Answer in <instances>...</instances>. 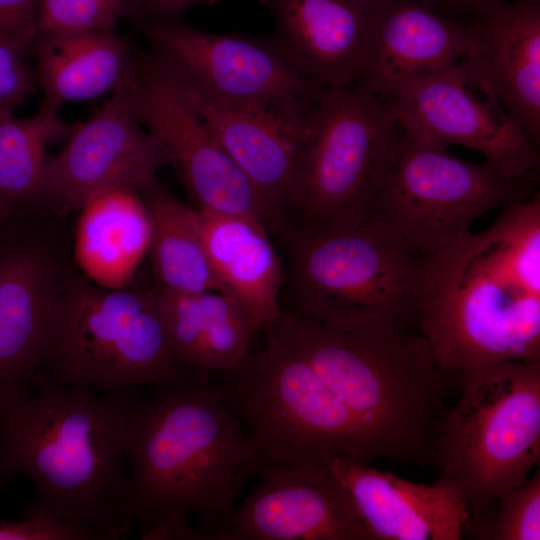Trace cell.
<instances>
[{
    "mask_svg": "<svg viewBox=\"0 0 540 540\" xmlns=\"http://www.w3.org/2000/svg\"><path fill=\"white\" fill-rule=\"evenodd\" d=\"M423 1L431 3V4H433V5L437 6V7L447 9L446 5H444L442 0H423Z\"/></svg>",
    "mask_w": 540,
    "mask_h": 540,
    "instance_id": "d590c367",
    "label": "cell"
},
{
    "mask_svg": "<svg viewBox=\"0 0 540 540\" xmlns=\"http://www.w3.org/2000/svg\"><path fill=\"white\" fill-rule=\"evenodd\" d=\"M176 82L217 141L277 212L288 230L285 210L294 181L304 123L312 107L227 104Z\"/></svg>",
    "mask_w": 540,
    "mask_h": 540,
    "instance_id": "d6986e66",
    "label": "cell"
},
{
    "mask_svg": "<svg viewBox=\"0 0 540 540\" xmlns=\"http://www.w3.org/2000/svg\"><path fill=\"white\" fill-rule=\"evenodd\" d=\"M481 540L540 539V472L503 493L483 517L468 520L463 537Z\"/></svg>",
    "mask_w": 540,
    "mask_h": 540,
    "instance_id": "83f0119b",
    "label": "cell"
},
{
    "mask_svg": "<svg viewBox=\"0 0 540 540\" xmlns=\"http://www.w3.org/2000/svg\"><path fill=\"white\" fill-rule=\"evenodd\" d=\"M203 244L222 293L242 308L255 331L282 318L279 295L286 275L269 233L236 216L198 210Z\"/></svg>",
    "mask_w": 540,
    "mask_h": 540,
    "instance_id": "7402d4cb",
    "label": "cell"
},
{
    "mask_svg": "<svg viewBox=\"0 0 540 540\" xmlns=\"http://www.w3.org/2000/svg\"><path fill=\"white\" fill-rule=\"evenodd\" d=\"M32 43L0 34V113L13 112L34 90L36 76L25 60Z\"/></svg>",
    "mask_w": 540,
    "mask_h": 540,
    "instance_id": "f546056e",
    "label": "cell"
},
{
    "mask_svg": "<svg viewBox=\"0 0 540 540\" xmlns=\"http://www.w3.org/2000/svg\"><path fill=\"white\" fill-rule=\"evenodd\" d=\"M276 43L321 89L353 86L387 0H263Z\"/></svg>",
    "mask_w": 540,
    "mask_h": 540,
    "instance_id": "ac0fdd59",
    "label": "cell"
},
{
    "mask_svg": "<svg viewBox=\"0 0 540 540\" xmlns=\"http://www.w3.org/2000/svg\"><path fill=\"white\" fill-rule=\"evenodd\" d=\"M142 27L164 69L212 100L310 109L323 90L275 40L210 33L173 21H148Z\"/></svg>",
    "mask_w": 540,
    "mask_h": 540,
    "instance_id": "7c38bea8",
    "label": "cell"
},
{
    "mask_svg": "<svg viewBox=\"0 0 540 540\" xmlns=\"http://www.w3.org/2000/svg\"><path fill=\"white\" fill-rule=\"evenodd\" d=\"M138 397L60 384L41 372L30 393L0 401V485L27 475L22 518L66 521L126 537L125 444Z\"/></svg>",
    "mask_w": 540,
    "mask_h": 540,
    "instance_id": "3957f363",
    "label": "cell"
},
{
    "mask_svg": "<svg viewBox=\"0 0 540 540\" xmlns=\"http://www.w3.org/2000/svg\"><path fill=\"white\" fill-rule=\"evenodd\" d=\"M454 12L468 16L482 6L487 0H442Z\"/></svg>",
    "mask_w": 540,
    "mask_h": 540,
    "instance_id": "e575fe53",
    "label": "cell"
},
{
    "mask_svg": "<svg viewBox=\"0 0 540 540\" xmlns=\"http://www.w3.org/2000/svg\"><path fill=\"white\" fill-rule=\"evenodd\" d=\"M461 394L436 444L437 481L485 516L540 462V362L500 361L456 377Z\"/></svg>",
    "mask_w": 540,
    "mask_h": 540,
    "instance_id": "ba28073f",
    "label": "cell"
},
{
    "mask_svg": "<svg viewBox=\"0 0 540 540\" xmlns=\"http://www.w3.org/2000/svg\"><path fill=\"white\" fill-rule=\"evenodd\" d=\"M257 477L211 540H374L327 466H266Z\"/></svg>",
    "mask_w": 540,
    "mask_h": 540,
    "instance_id": "2e32d148",
    "label": "cell"
},
{
    "mask_svg": "<svg viewBox=\"0 0 540 540\" xmlns=\"http://www.w3.org/2000/svg\"><path fill=\"white\" fill-rule=\"evenodd\" d=\"M467 28L468 63L539 147L540 0H487L467 16Z\"/></svg>",
    "mask_w": 540,
    "mask_h": 540,
    "instance_id": "e0dca14e",
    "label": "cell"
},
{
    "mask_svg": "<svg viewBox=\"0 0 540 540\" xmlns=\"http://www.w3.org/2000/svg\"><path fill=\"white\" fill-rule=\"evenodd\" d=\"M327 468L351 496L374 540H459L470 518L451 488L415 483L368 463L334 459Z\"/></svg>",
    "mask_w": 540,
    "mask_h": 540,
    "instance_id": "44dd1931",
    "label": "cell"
},
{
    "mask_svg": "<svg viewBox=\"0 0 540 540\" xmlns=\"http://www.w3.org/2000/svg\"><path fill=\"white\" fill-rule=\"evenodd\" d=\"M143 0H42L36 33L115 32L118 24L142 13Z\"/></svg>",
    "mask_w": 540,
    "mask_h": 540,
    "instance_id": "f1b7e54d",
    "label": "cell"
},
{
    "mask_svg": "<svg viewBox=\"0 0 540 540\" xmlns=\"http://www.w3.org/2000/svg\"><path fill=\"white\" fill-rule=\"evenodd\" d=\"M79 211L73 254L82 275L105 288L130 287L149 253L152 234L150 215L139 191L114 189Z\"/></svg>",
    "mask_w": 540,
    "mask_h": 540,
    "instance_id": "cb8c5ba5",
    "label": "cell"
},
{
    "mask_svg": "<svg viewBox=\"0 0 540 540\" xmlns=\"http://www.w3.org/2000/svg\"><path fill=\"white\" fill-rule=\"evenodd\" d=\"M22 214H27V212L0 192V228L14 217Z\"/></svg>",
    "mask_w": 540,
    "mask_h": 540,
    "instance_id": "836d02e7",
    "label": "cell"
},
{
    "mask_svg": "<svg viewBox=\"0 0 540 540\" xmlns=\"http://www.w3.org/2000/svg\"><path fill=\"white\" fill-rule=\"evenodd\" d=\"M537 183L538 172L508 177L485 161L461 159L402 129L395 161L368 218L429 256L467 237L486 213L531 197Z\"/></svg>",
    "mask_w": 540,
    "mask_h": 540,
    "instance_id": "30bf717a",
    "label": "cell"
},
{
    "mask_svg": "<svg viewBox=\"0 0 540 540\" xmlns=\"http://www.w3.org/2000/svg\"><path fill=\"white\" fill-rule=\"evenodd\" d=\"M265 348L214 384L238 417L259 469L377 459L353 415L311 365L274 332ZM258 475V473H257Z\"/></svg>",
    "mask_w": 540,
    "mask_h": 540,
    "instance_id": "9c48e42d",
    "label": "cell"
},
{
    "mask_svg": "<svg viewBox=\"0 0 540 540\" xmlns=\"http://www.w3.org/2000/svg\"><path fill=\"white\" fill-rule=\"evenodd\" d=\"M72 128L57 110L43 105L28 118L1 112L0 192L30 213L33 204L43 201L46 146L69 135Z\"/></svg>",
    "mask_w": 540,
    "mask_h": 540,
    "instance_id": "484cf974",
    "label": "cell"
},
{
    "mask_svg": "<svg viewBox=\"0 0 540 540\" xmlns=\"http://www.w3.org/2000/svg\"><path fill=\"white\" fill-rule=\"evenodd\" d=\"M296 314L345 331L418 330L427 255L374 218L292 238Z\"/></svg>",
    "mask_w": 540,
    "mask_h": 540,
    "instance_id": "52a82bcc",
    "label": "cell"
},
{
    "mask_svg": "<svg viewBox=\"0 0 540 540\" xmlns=\"http://www.w3.org/2000/svg\"><path fill=\"white\" fill-rule=\"evenodd\" d=\"M215 0H143L142 13L150 17V21H173V18L199 3H210Z\"/></svg>",
    "mask_w": 540,
    "mask_h": 540,
    "instance_id": "d6a6232c",
    "label": "cell"
},
{
    "mask_svg": "<svg viewBox=\"0 0 540 540\" xmlns=\"http://www.w3.org/2000/svg\"><path fill=\"white\" fill-rule=\"evenodd\" d=\"M269 331L303 357L353 415L376 458L434 465L455 379L417 331H345L283 314Z\"/></svg>",
    "mask_w": 540,
    "mask_h": 540,
    "instance_id": "277c9868",
    "label": "cell"
},
{
    "mask_svg": "<svg viewBox=\"0 0 540 540\" xmlns=\"http://www.w3.org/2000/svg\"><path fill=\"white\" fill-rule=\"evenodd\" d=\"M207 323L200 342L196 368L225 372L248 356L253 329L240 305L229 295L206 292Z\"/></svg>",
    "mask_w": 540,
    "mask_h": 540,
    "instance_id": "4316f807",
    "label": "cell"
},
{
    "mask_svg": "<svg viewBox=\"0 0 540 540\" xmlns=\"http://www.w3.org/2000/svg\"><path fill=\"white\" fill-rule=\"evenodd\" d=\"M31 50L41 105L57 111L65 103L115 92L131 79L137 63L129 44L115 32L36 33Z\"/></svg>",
    "mask_w": 540,
    "mask_h": 540,
    "instance_id": "603a6c76",
    "label": "cell"
},
{
    "mask_svg": "<svg viewBox=\"0 0 540 540\" xmlns=\"http://www.w3.org/2000/svg\"><path fill=\"white\" fill-rule=\"evenodd\" d=\"M401 133L388 98L354 85L323 89L302 131L285 210L288 241L366 221L395 161Z\"/></svg>",
    "mask_w": 540,
    "mask_h": 540,
    "instance_id": "5b68a950",
    "label": "cell"
},
{
    "mask_svg": "<svg viewBox=\"0 0 540 540\" xmlns=\"http://www.w3.org/2000/svg\"><path fill=\"white\" fill-rule=\"evenodd\" d=\"M418 330L454 379L494 362H540L539 191L427 256Z\"/></svg>",
    "mask_w": 540,
    "mask_h": 540,
    "instance_id": "7a4b0ae2",
    "label": "cell"
},
{
    "mask_svg": "<svg viewBox=\"0 0 540 540\" xmlns=\"http://www.w3.org/2000/svg\"><path fill=\"white\" fill-rule=\"evenodd\" d=\"M42 0H0V34L34 40Z\"/></svg>",
    "mask_w": 540,
    "mask_h": 540,
    "instance_id": "1f68e13d",
    "label": "cell"
},
{
    "mask_svg": "<svg viewBox=\"0 0 540 540\" xmlns=\"http://www.w3.org/2000/svg\"><path fill=\"white\" fill-rule=\"evenodd\" d=\"M0 540H115L106 532L87 526L40 518L0 520Z\"/></svg>",
    "mask_w": 540,
    "mask_h": 540,
    "instance_id": "4dcf8cb0",
    "label": "cell"
},
{
    "mask_svg": "<svg viewBox=\"0 0 540 540\" xmlns=\"http://www.w3.org/2000/svg\"><path fill=\"white\" fill-rule=\"evenodd\" d=\"M423 0H387L354 86L389 98L418 78L466 56V20Z\"/></svg>",
    "mask_w": 540,
    "mask_h": 540,
    "instance_id": "ffe728a7",
    "label": "cell"
},
{
    "mask_svg": "<svg viewBox=\"0 0 540 540\" xmlns=\"http://www.w3.org/2000/svg\"><path fill=\"white\" fill-rule=\"evenodd\" d=\"M117 91L154 139L197 210L245 218L284 239L287 231L280 216L152 55L137 56L134 75Z\"/></svg>",
    "mask_w": 540,
    "mask_h": 540,
    "instance_id": "8fae6325",
    "label": "cell"
},
{
    "mask_svg": "<svg viewBox=\"0 0 540 540\" xmlns=\"http://www.w3.org/2000/svg\"><path fill=\"white\" fill-rule=\"evenodd\" d=\"M126 435L124 523L143 540H211L259 465L208 373L152 385Z\"/></svg>",
    "mask_w": 540,
    "mask_h": 540,
    "instance_id": "6da1fadb",
    "label": "cell"
},
{
    "mask_svg": "<svg viewBox=\"0 0 540 540\" xmlns=\"http://www.w3.org/2000/svg\"><path fill=\"white\" fill-rule=\"evenodd\" d=\"M195 369L171 345L157 287L109 289L67 275L38 372L66 386L114 393L177 381Z\"/></svg>",
    "mask_w": 540,
    "mask_h": 540,
    "instance_id": "8992f818",
    "label": "cell"
},
{
    "mask_svg": "<svg viewBox=\"0 0 540 540\" xmlns=\"http://www.w3.org/2000/svg\"><path fill=\"white\" fill-rule=\"evenodd\" d=\"M139 193L151 219L148 255L159 286L178 293H222L203 244L198 210L163 190L157 181Z\"/></svg>",
    "mask_w": 540,
    "mask_h": 540,
    "instance_id": "d4e9b609",
    "label": "cell"
},
{
    "mask_svg": "<svg viewBox=\"0 0 540 540\" xmlns=\"http://www.w3.org/2000/svg\"><path fill=\"white\" fill-rule=\"evenodd\" d=\"M403 130L449 147L461 145L508 177L539 170L538 147L506 113L466 58L418 78L389 98Z\"/></svg>",
    "mask_w": 540,
    "mask_h": 540,
    "instance_id": "4fadbf2b",
    "label": "cell"
},
{
    "mask_svg": "<svg viewBox=\"0 0 540 540\" xmlns=\"http://www.w3.org/2000/svg\"><path fill=\"white\" fill-rule=\"evenodd\" d=\"M165 165L154 139L115 91L92 117L72 128L65 147L47 163L43 200L80 210L114 189H144Z\"/></svg>",
    "mask_w": 540,
    "mask_h": 540,
    "instance_id": "9a60e30c",
    "label": "cell"
},
{
    "mask_svg": "<svg viewBox=\"0 0 540 540\" xmlns=\"http://www.w3.org/2000/svg\"><path fill=\"white\" fill-rule=\"evenodd\" d=\"M67 275L30 214L0 228V401L31 392Z\"/></svg>",
    "mask_w": 540,
    "mask_h": 540,
    "instance_id": "5bb4252c",
    "label": "cell"
}]
</instances>
